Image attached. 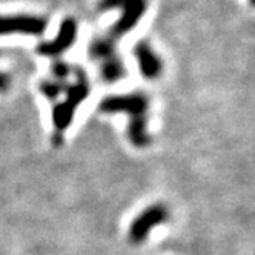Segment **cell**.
<instances>
[{"label": "cell", "instance_id": "1", "mask_svg": "<svg viewBox=\"0 0 255 255\" xmlns=\"http://www.w3.org/2000/svg\"><path fill=\"white\" fill-rule=\"evenodd\" d=\"M76 82L72 85H65V100L54 105L52 108V125L56 131L63 132L66 128L74 120L77 108L88 99L89 96V80L85 74V71L80 68H76Z\"/></svg>", "mask_w": 255, "mask_h": 255}, {"label": "cell", "instance_id": "2", "mask_svg": "<svg viewBox=\"0 0 255 255\" xmlns=\"http://www.w3.org/2000/svg\"><path fill=\"white\" fill-rule=\"evenodd\" d=\"M97 8L100 12L111 11V9L122 11L120 19L109 28L106 34L108 37H111L114 42H117L138 25L141 17L146 14L148 2L146 0H99Z\"/></svg>", "mask_w": 255, "mask_h": 255}, {"label": "cell", "instance_id": "3", "mask_svg": "<svg viewBox=\"0 0 255 255\" xmlns=\"http://www.w3.org/2000/svg\"><path fill=\"white\" fill-rule=\"evenodd\" d=\"M99 109L103 114H126L129 119L148 116V97L141 93L106 96Z\"/></svg>", "mask_w": 255, "mask_h": 255}, {"label": "cell", "instance_id": "4", "mask_svg": "<svg viewBox=\"0 0 255 255\" xmlns=\"http://www.w3.org/2000/svg\"><path fill=\"white\" fill-rule=\"evenodd\" d=\"M168 218H169V209L165 205H161V203L151 205L140 215H137L135 220L131 223L129 232H128V239H129L132 245L143 243L144 240H148L149 232L154 228L166 223Z\"/></svg>", "mask_w": 255, "mask_h": 255}, {"label": "cell", "instance_id": "5", "mask_svg": "<svg viewBox=\"0 0 255 255\" xmlns=\"http://www.w3.org/2000/svg\"><path fill=\"white\" fill-rule=\"evenodd\" d=\"M77 32H79V28H77L76 19L66 17V19L62 20L56 37H54L52 40L39 43L35 51H37V54H40V56H43V57L56 59V57L62 56L63 52H66L72 45L76 43Z\"/></svg>", "mask_w": 255, "mask_h": 255}, {"label": "cell", "instance_id": "6", "mask_svg": "<svg viewBox=\"0 0 255 255\" xmlns=\"http://www.w3.org/2000/svg\"><path fill=\"white\" fill-rule=\"evenodd\" d=\"M46 26L48 22L40 15H34V14L0 15V35H11V34L42 35Z\"/></svg>", "mask_w": 255, "mask_h": 255}, {"label": "cell", "instance_id": "7", "mask_svg": "<svg viewBox=\"0 0 255 255\" xmlns=\"http://www.w3.org/2000/svg\"><path fill=\"white\" fill-rule=\"evenodd\" d=\"M134 56L137 59V65L140 69V74L148 79L154 80L160 77L163 71V63L158 54L152 49V46L148 42H138L134 46Z\"/></svg>", "mask_w": 255, "mask_h": 255}, {"label": "cell", "instance_id": "8", "mask_svg": "<svg viewBox=\"0 0 255 255\" xmlns=\"http://www.w3.org/2000/svg\"><path fill=\"white\" fill-rule=\"evenodd\" d=\"M128 138L138 149L149 146L151 135L148 131V116L129 119V123H128Z\"/></svg>", "mask_w": 255, "mask_h": 255}, {"label": "cell", "instance_id": "9", "mask_svg": "<svg viewBox=\"0 0 255 255\" xmlns=\"http://www.w3.org/2000/svg\"><path fill=\"white\" fill-rule=\"evenodd\" d=\"M117 54L116 42L108 37V35H97L88 45V56L93 62H105L106 59L113 57Z\"/></svg>", "mask_w": 255, "mask_h": 255}, {"label": "cell", "instance_id": "10", "mask_svg": "<svg viewBox=\"0 0 255 255\" xmlns=\"http://www.w3.org/2000/svg\"><path fill=\"white\" fill-rule=\"evenodd\" d=\"M100 76H102L103 82H106V83H116V82L125 79L126 77V66L123 63L122 57L116 54V56L102 62Z\"/></svg>", "mask_w": 255, "mask_h": 255}, {"label": "cell", "instance_id": "11", "mask_svg": "<svg viewBox=\"0 0 255 255\" xmlns=\"http://www.w3.org/2000/svg\"><path fill=\"white\" fill-rule=\"evenodd\" d=\"M65 85L66 83H62V82H57V80H43L39 85V91L43 94V97H46L48 100H56L63 94Z\"/></svg>", "mask_w": 255, "mask_h": 255}, {"label": "cell", "instance_id": "12", "mask_svg": "<svg viewBox=\"0 0 255 255\" xmlns=\"http://www.w3.org/2000/svg\"><path fill=\"white\" fill-rule=\"evenodd\" d=\"M51 71H52V76H54V79H56L57 82H62V83H65V80L71 76V71H72V66L69 65V63H66V62H63V60H56L52 63V68H51Z\"/></svg>", "mask_w": 255, "mask_h": 255}, {"label": "cell", "instance_id": "13", "mask_svg": "<svg viewBox=\"0 0 255 255\" xmlns=\"http://www.w3.org/2000/svg\"><path fill=\"white\" fill-rule=\"evenodd\" d=\"M9 86V77L5 72H0V91H5Z\"/></svg>", "mask_w": 255, "mask_h": 255}, {"label": "cell", "instance_id": "14", "mask_svg": "<svg viewBox=\"0 0 255 255\" xmlns=\"http://www.w3.org/2000/svg\"><path fill=\"white\" fill-rule=\"evenodd\" d=\"M62 143H63V134L56 131V132H54V135H52V144L56 148H59V146H62Z\"/></svg>", "mask_w": 255, "mask_h": 255}]
</instances>
